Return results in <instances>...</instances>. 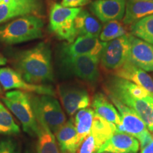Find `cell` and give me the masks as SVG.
<instances>
[{"mask_svg": "<svg viewBox=\"0 0 153 153\" xmlns=\"http://www.w3.org/2000/svg\"><path fill=\"white\" fill-rule=\"evenodd\" d=\"M19 133V126L14 121L11 113L0 101V134L11 135H16Z\"/></svg>", "mask_w": 153, "mask_h": 153, "instance_id": "obj_27", "label": "cell"}, {"mask_svg": "<svg viewBox=\"0 0 153 153\" xmlns=\"http://www.w3.org/2000/svg\"><path fill=\"white\" fill-rule=\"evenodd\" d=\"M44 22L41 16L26 15L0 26V43L14 45L41 38L43 36Z\"/></svg>", "mask_w": 153, "mask_h": 153, "instance_id": "obj_2", "label": "cell"}, {"mask_svg": "<svg viewBox=\"0 0 153 153\" xmlns=\"http://www.w3.org/2000/svg\"><path fill=\"white\" fill-rule=\"evenodd\" d=\"M36 120L38 125L37 153H60L54 134L43 121Z\"/></svg>", "mask_w": 153, "mask_h": 153, "instance_id": "obj_24", "label": "cell"}, {"mask_svg": "<svg viewBox=\"0 0 153 153\" xmlns=\"http://www.w3.org/2000/svg\"><path fill=\"white\" fill-rule=\"evenodd\" d=\"M26 153H30V152H26Z\"/></svg>", "mask_w": 153, "mask_h": 153, "instance_id": "obj_39", "label": "cell"}, {"mask_svg": "<svg viewBox=\"0 0 153 153\" xmlns=\"http://www.w3.org/2000/svg\"><path fill=\"white\" fill-rule=\"evenodd\" d=\"M99 148L96 143L94 137L91 133L85 137L80 145L77 153H97Z\"/></svg>", "mask_w": 153, "mask_h": 153, "instance_id": "obj_29", "label": "cell"}, {"mask_svg": "<svg viewBox=\"0 0 153 153\" xmlns=\"http://www.w3.org/2000/svg\"><path fill=\"white\" fill-rule=\"evenodd\" d=\"M91 107L96 114L115 124L116 127L121 125V118L118 111L104 94L97 93L94 96Z\"/></svg>", "mask_w": 153, "mask_h": 153, "instance_id": "obj_19", "label": "cell"}, {"mask_svg": "<svg viewBox=\"0 0 153 153\" xmlns=\"http://www.w3.org/2000/svg\"><path fill=\"white\" fill-rule=\"evenodd\" d=\"M1 99L22 124L25 133L32 137H37L38 125L30 101V94L20 90L7 91L4 96H1Z\"/></svg>", "mask_w": 153, "mask_h": 153, "instance_id": "obj_3", "label": "cell"}, {"mask_svg": "<svg viewBox=\"0 0 153 153\" xmlns=\"http://www.w3.org/2000/svg\"><path fill=\"white\" fill-rule=\"evenodd\" d=\"M140 153H153V140L150 144L141 150Z\"/></svg>", "mask_w": 153, "mask_h": 153, "instance_id": "obj_32", "label": "cell"}, {"mask_svg": "<svg viewBox=\"0 0 153 153\" xmlns=\"http://www.w3.org/2000/svg\"><path fill=\"white\" fill-rule=\"evenodd\" d=\"M0 85L4 90L19 89L36 94L55 95L52 87L45 85H35L28 83L23 79L16 70L10 68H0Z\"/></svg>", "mask_w": 153, "mask_h": 153, "instance_id": "obj_9", "label": "cell"}, {"mask_svg": "<svg viewBox=\"0 0 153 153\" xmlns=\"http://www.w3.org/2000/svg\"><path fill=\"white\" fill-rule=\"evenodd\" d=\"M151 14H153V0L128 1L123 23L125 25H132L140 19Z\"/></svg>", "mask_w": 153, "mask_h": 153, "instance_id": "obj_22", "label": "cell"}, {"mask_svg": "<svg viewBox=\"0 0 153 153\" xmlns=\"http://www.w3.org/2000/svg\"><path fill=\"white\" fill-rule=\"evenodd\" d=\"M74 26L77 37L81 36L98 37L102 30V26L99 21L83 9L76 17Z\"/></svg>", "mask_w": 153, "mask_h": 153, "instance_id": "obj_21", "label": "cell"}, {"mask_svg": "<svg viewBox=\"0 0 153 153\" xmlns=\"http://www.w3.org/2000/svg\"><path fill=\"white\" fill-rule=\"evenodd\" d=\"M15 1H16V0H0V4H8L14 2Z\"/></svg>", "mask_w": 153, "mask_h": 153, "instance_id": "obj_34", "label": "cell"}, {"mask_svg": "<svg viewBox=\"0 0 153 153\" xmlns=\"http://www.w3.org/2000/svg\"><path fill=\"white\" fill-rule=\"evenodd\" d=\"M139 141L129 134L117 131L98 150L107 153H137Z\"/></svg>", "mask_w": 153, "mask_h": 153, "instance_id": "obj_16", "label": "cell"}, {"mask_svg": "<svg viewBox=\"0 0 153 153\" xmlns=\"http://www.w3.org/2000/svg\"><path fill=\"white\" fill-rule=\"evenodd\" d=\"M57 90L62 106L69 116H74L78 111L88 108L90 105V97L85 88L73 85H61Z\"/></svg>", "mask_w": 153, "mask_h": 153, "instance_id": "obj_11", "label": "cell"}, {"mask_svg": "<svg viewBox=\"0 0 153 153\" xmlns=\"http://www.w3.org/2000/svg\"><path fill=\"white\" fill-rule=\"evenodd\" d=\"M124 25L118 21L106 22L99 35V40L102 42H108L127 34V29Z\"/></svg>", "mask_w": 153, "mask_h": 153, "instance_id": "obj_28", "label": "cell"}, {"mask_svg": "<svg viewBox=\"0 0 153 153\" xmlns=\"http://www.w3.org/2000/svg\"><path fill=\"white\" fill-rule=\"evenodd\" d=\"M7 62V60L6 59V57L3 56L2 55L0 54V66L5 65Z\"/></svg>", "mask_w": 153, "mask_h": 153, "instance_id": "obj_33", "label": "cell"}, {"mask_svg": "<svg viewBox=\"0 0 153 153\" xmlns=\"http://www.w3.org/2000/svg\"><path fill=\"white\" fill-rule=\"evenodd\" d=\"M97 153H107V152H97Z\"/></svg>", "mask_w": 153, "mask_h": 153, "instance_id": "obj_38", "label": "cell"}, {"mask_svg": "<svg viewBox=\"0 0 153 153\" xmlns=\"http://www.w3.org/2000/svg\"><path fill=\"white\" fill-rule=\"evenodd\" d=\"M82 8H68L58 3H51L49 9V30L60 40L72 43L77 38L74 26L76 17Z\"/></svg>", "mask_w": 153, "mask_h": 153, "instance_id": "obj_4", "label": "cell"}, {"mask_svg": "<svg viewBox=\"0 0 153 153\" xmlns=\"http://www.w3.org/2000/svg\"><path fill=\"white\" fill-rule=\"evenodd\" d=\"M130 1H149V0H128Z\"/></svg>", "mask_w": 153, "mask_h": 153, "instance_id": "obj_36", "label": "cell"}, {"mask_svg": "<svg viewBox=\"0 0 153 153\" xmlns=\"http://www.w3.org/2000/svg\"><path fill=\"white\" fill-rule=\"evenodd\" d=\"M106 91L108 95L115 97L126 106L133 109L144 121L149 131L153 134V108L150 104V101L153 99V97L149 100H146L133 97L120 91L109 89H106Z\"/></svg>", "mask_w": 153, "mask_h": 153, "instance_id": "obj_13", "label": "cell"}, {"mask_svg": "<svg viewBox=\"0 0 153 153\" xmlns=\"http://www.w3.org/2000/svg\"><path fill=\"white\" fill-rule=\"evenodd\" d=\"M106 42H102L98 37L78 36L72 43H64L60 50V58L79 55H92L100 58Z\"/></svg>", "mask_w": 153, "mask_h": 153, "instance_id": "obj_10", "label": "cell"}, {"mask_svg": "<svg viewBox=\"0 0 153 153\" xmlns=\"http://www.w3.org/2000/svg\"><path fill=\"white\" fill-rule=\"evenodd\" d=\"M14 65L16 71L28 83L43 85L54 80L51 45L45 42L18 53Z\"/></svg>", "mask_w": 153, "mask_h": 153, "instance_id": "obj_1", "label": "cell"}, {"mask_svg": "<svg viewBox=\"0 0 153 153\" xmlns=\"http://www.w3.org/2000/svg\"><path fill=\"white\" fill-rule=\"evenodd\" d=\"M126 6V0H96L89 9L101 22L106 23L123 19Z\"/></svg>", "mask_w": 153, "mask_h": 153, "instance_id": "obj_15", "label": "cell"}, {"mask_svg": "<svg viewBox=\"0 0 153 153\" xmlns=\"http://www.w3.org/2000/svg\"><path fill=\"white\" fill-rule=\"evenodd\" d=\"M55 135L57 137L60 153H76L80 145L78 143L73 120L66 121Z\"/></svg>", "mask_w": 153, "mask_h": 153, "instance_id": "obj_18", "label": "cell"}, {"mask_svg": "<svg viewBox=\"0 0 153 153\" xmlns=\"http://www.w3.org/2000/svg\"><path fill=\"white\" fill-rule=\"evenodd\" d=\"M60 59L61 68L68 73L91 84H94L99 80L100 76L99 57L92 55H79Z\"/></svg>", "mask_w": 153, "mask_h": 153, "instance_id": "obj_7", "label": "cell"}, {"mask_svg": "<svg viewBox=\"0 0 153 153\" xmlns=\"http://www.w3.org/2000/svg\"><path fill=\"white\" fill-rule=\"evenodd\" d=\"M118 77L128 80L153 93V79L145 70L135 65L129 60H126L120 68L114 71Z\"/></svg>", "mask_w": 153, "mask_h": 153, "instance_id": "obj_17", "label": "cell"}, {"mask_svg": "<svg viewBox=\"0 0 153 153\" xmlns=\"http://www.w3.org/2000/svg\"><path fill=\"white\" fill-rule=\"evenodd\" d=\"M91 3V0H62L61 5L68 8H79Z\"/></svg>", "mask_w": 153, "mask_h": 153, "instance_id": "obj_31", "label": "cell"}, {"mask_svg": "<svg viewBox=\"0 0 153 153\" xmlns=\"http://www.w3.org/2000/svg\"><path fill=\"white\" fill-rule=\"evenodd\" d=\"M30 98L36 119L43 121L54 134L65 123L66 116L53 96L33 94Z\"/></svg>", "mask_w": 153, "mask_h": 153, "instance_id": "obj_5", "label": "cell"}, {"mask_svg": "<svg viewBox=\"0 0 153 153\" xmlns=\"http://www.w3.org/2000/svg\"><path fill=\"white\" fill-rule=\"evenodd\" d=\"M108 97L120 114L121 125L117 126L118 131L128 133L138 139L141 150L150 144L153 140V135L147 128L148 127L144 121L133 109L126 106L117 99L111 95H108Z\"/></svg>", "mask_w": 153, "mask_h": 153, "instance_id": "obj_6", "label": "cell"}, {"mask_svg": "<svg viewBox=\"0 0 153 153\" xmlns=\"http://www.w3.org/2000/svg\"><path fill=\"white\" fill-rule=\"evenodd\" d=\"M150 104H151V106H152V108H153V99L152 101H150Z\"/></svg>", "mask_w": 153, "mask_h": 153, "instance_id": "obj_37", "label": "cell"}, {"mask_svg": "<svg viewBox=\"0 0 153 153\" xmlns=\"http://www.w3.org/2000/svg\"><path fill=\"white\" fill-rule=\"evenodd\" d=\"M2 93H3V91H2V88H1V85H0V96H1V95H2Z\"/></svg>", "mask_w": 153, "mask_h": 153, "instance_id": "obj_35", "label": "cell"}, {"mask_svg": "<svg viewBox=\"0 0 153 153\" xmlns=\"http://www.w3.org/2000/svg\"><path fill=\"white\" fill-rule=\"evenodd\" d=\"M0 153H19L16 141L12 138L0 140Z\"/></svg>", "mask_w": 153, "mask_h": 153, "instance_id": "obj_30", "label": "cell"}, {"mask_svg": "<svg viewBox=\"0 0 153 153\" xmlns=\"http://www.w3.org/2000/svg\"><path fill=\"white\" fill-rule=\"evenodd\" d=\"M128 60L146 72H153V45L131 34Z\"/></svg>", "mask_w": 153, "mask_h": 153, "instance_id": "obj_14", "label": "cell"}, {"mask_svg": "<svg viewBox=\"0 0 153 153\" xmlns=\"http://www.w3.org/2000/svg\"><path fill=\"white\" fill-rule=\"evenodd\" d=\"M43 11L41 0H16L11 3L0 4V24L26 15L41 16Z\"/></svg>", "mask_w": 153, "mask_h": 153, "instance_id": "obj_12", "label": "cell"}, {"mask_svg": "<svg viewBox=\"0 0 153 153\" xmlns=\"http://www.w3.org/2000/svg\"><path fill=\"white\" fill-rule=\"evenodd\" d=\"M106 89L120 91L133 97L146 100H149L153 97L152 92L146 90L133 82L118 76H115L110 79L108 85H106Z\"/></svg>", "mask_w": 153, "mask_h": 153, "instance_id": "obj_20", "label": "cell"}, {"mask_svg": "<svg viewBox=\"0 0 153 153\" xmlns=\"http://www.w3.org/2000/svg\"><path fill=\"white\" fill-rule=\"evenodd\" d=\"M94 114V110L89 108H83L76 113L74 123L79 145L90 133Z\"/></svg>", "mask_w": 153, "mask_h": 153, "instance_id": "obj_25", "label": "cell"}, {"mask_svg": "<svg viewBox=\"0 0 153 153\" xmlns=\"http://www.w3.org/2000/svg\"><path fill=\"white\" fill-rule=\"evenodd\" d=\"M130 36L131 33H127L106 42L100 56L101 66L104 70L114 72L128 60Z\"/></svg>", "mask_w": 153, "mask_h": 153, "instance_id": "obj_8", "label": "cell"}, {"mask_svg": "<svg viewBox=\"0 0 153 153\" xmlns=\"http://www.w3.org/2000/svg\"><path fill=\"white\" fill-rule=\"evenodd\" d=\"M116 131L117 127L115 124L107 121L99 115L94 114L90 133L94 137L99 150Z\"/></svg>", "mask_w": 153, "mask_h": 153, "instance_id": "obj_23", "label": "cell"}, {"mask_svg": "<svg viewBox=\"0 0 153 153\" xmlns=\"http://www.w3.org/2000/svg\"><path fill=\"white\" fill-rule=\"evenodd\" d=\"M131 34L153 45V14L140 19L131 25Z\"/></svg>", "mask_w": 153, "mask_h": 153, "instance_id": "obj_26", "label": "cell"}]
</instances>
